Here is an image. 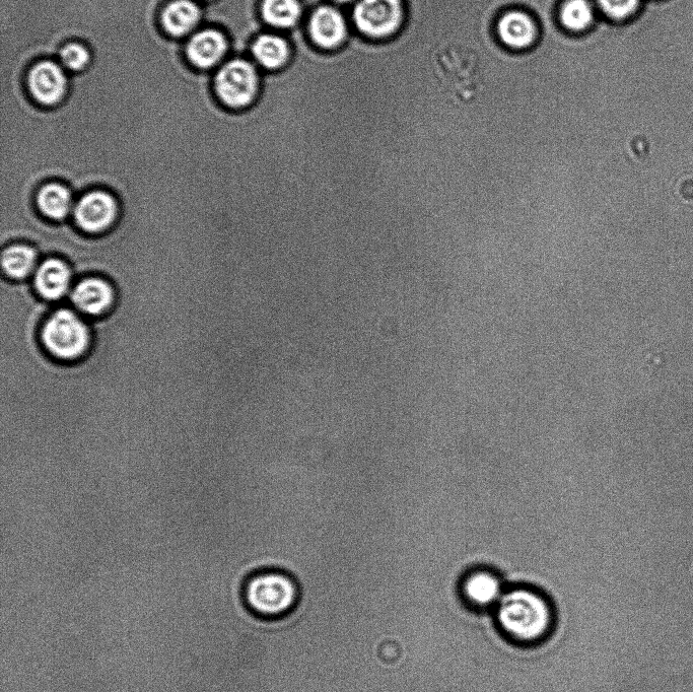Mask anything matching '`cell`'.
I'll return each instance as SVG.
<instances>
[{
    "label": "cell",
    "instance_id": "1",
    "mask_svg": "<svg viewBox=\"0 0 693 692\" xmlns=\"http://www.w3.org/2000/svg\"><path fill=\"white\" fill-rule=\"evenodd\" d=\"M494 612L500 631L520 645L544 641L556 621L553 606L545 595L525 586L507 588Z\"/></svg>",
    "mask_w": 693,
    "mask_h": 692
},
{
    "label": "cell",
    "instance_id": "2",
    "mask_svg": "<svg viewBox=\"0 0 693 692\" xmlns=\"http://www.w3.org/2000/svg\"><path fill=\"white\" fill-rule=\"evenodd\" d=\"M246 608L255 616L274 620L290 614L300 600V589L291 575L265 569L249 576L242 588Z\"/></svg>",
    "mask_w": 693,
    "mask_h": 692
},
{
    "label": "cell",
    "instance_id": "3",
    "mask_svg": "<svg viewBox=\"0 0 693 692\" xmlns=\"http://www.w3.org/2000/svg\"><path fill=\"white\" fill-rule=\"evenodd\" d=\"M41 340L52 359L62 363H75L88 354L91 333L87 324L77 314L69 310H59L44 324Z\"/></svg>",
    "mask_w": 693,
    "mask_h": 692
},
{
    "label": "cell",
    "instance_id": "4",
    "mask_svg": "<svg viewBox=\"0 0 693 692\" xmlns=\"http://www.w3.org/2000/svg\"><path fill=\"white\" fill-rule=\"evenodd\" d=\"M262 79L255 64L238 57L225 63L215 78V90L228 108L243 111L258 99Z\"/></svg>",
    "mask_w": 693,
    "mask_h": 692
},
{
    "label": "cell",
    "instance_id": "5",
    "mask_svg": "<svg viewBox=\"0 0 693 692\" xmlns=\"http://www.w3.org/2000/svg\"><path fill=\"white\" fill-rule=\"evenodd\" d=\"M352 20L362 37L375 42L387 41L404 26V0H357Z\"/></svg>",
    "mask_w": 693,
    "mask_h": 692
},
{
    "label": "cell",
    "instance_id": "6",
    "mask_svg": "<svg viewBox=\"0 0 693 692\" xmlns=\"http://www.w3.org/2000/svg\"><path fill=\"white\" fill-rule=\"evenodd\" d=\"M306 33L309 41L319 50H339L350 38L348 22L334 6L319 5L308 18Z\"/></svg>",
    "mask_w": 693,
    "mask_h": 692
},
{
    "label": "cell",
    "instance_id": "7",
    "mask_svg": "<svg viewBox=\"0 0 693 692\" xmlns=\"http://www.w3.org/2000/svg\"><path fill=\"white\" fill-rule=\"evenodd\" d=\"M496 35L507 49L524 52L538 44L540 27L533 15L523 9L515 8L499 17L496 23Z\"/></svg>",
    "mask_w": 693,
    "mask_h": 692
},
{
    "label": "cell",
    "instance_id": "8",
    "mask_svg": "<svg viewBox=\"0 0 693 692\" xmlns=\"http://www.w3.org/2000/svg\"><path fill=\"white\" fill-rule=\"evenodd\" d=\"M506 590L499 574L487 568L468 572L460 585L464 601L477 610H494Z\"/></svg>",
    "mask_w": 693,
    "mask_h": 692
},
{
    "label": "cell",
    "instance_id": "9",
    "mask_svg": "<svg viewBox=\"0 0 693 692\" xmlns=\"http://www.w3.org/2000/svg\"><path fill=\"white\" fill-rule=\"evenodd\" d=\"M117 215L114 198L103 191L86 194L75 210L77 224L88 233H100L108 229Z\"/></svg>",
    "mask_w": 693,
    "mask_h": 692
},
{
    "label": "cell",
    "instance_id": "10",
    "mask_svg": "<svg viewBox=\"0 0 693 692\" xmlns=\"http://www.w3.org/2000/svg\"><path fill=\"white\" fill-rule=\"evenodd\" d=\"M28 85L34 99L45 106L58 104L65 96L67 79L63 69L51 61H43L32 68Z\"/></svg>",
    "mask_w": 693,
    "mask_h": 692
},
{
    "label": "cell",
    "instance_id": "11",
    "mask_svg": "<svg viewBox=\"0 0 693 692\" xmlns=\"http://www.w3.org/2000/svg\"><path fill=\"white\" fill-rule=\"evenodd\" d=\"M250 53L256 64L268 74L282 71L291 61L290 40L276 33H260L251 42Z\"/></svg>",
    "mask_w": 693,
    "mask_h": 692
},
{
    "label": "cell",
    "instance_id": "12",
    "mask_svg": "<svg viewBox=\"0 0 693 692\" xmlns=\"http://www.w3.org/2000/svg\"><path fill=\"white\" fill-rule=\"evenodd\" d=\"M229 51V40L219 30L206 29L195 34L188 43L189 60L200 69L218 65Z\"/></svg>",
    "mask_w": 693,
    "mask_h": 692
},
{
    "label": "cell",
    "instance_id": "13",
    "mask_svg": "<svg viewBox=\"0 0 693 692\" xmlns=\"http://www.w3.org/2000/svg\"><path fill=\"white\" fill-rule=\"evenodd\" d=\"M302 0H260L258 15L265 26L280 31L296 29L303 16Z\"/></svg>",
    "mask_w": 693,
    "mask_h": 692
},
{
    "label": "cell",
    "instance_id": "14",
    "mask_svg": "<svg viewBox=\"0 0 693 692\" xmlns=\"http://www.w3.org/2000/svg\"><path fill=\"white\" fill-rule=\"evenodd\" d=\"M71 270L60 260L43 262L35 274V287L45 299L55 301L62 298L71 286Z\"/></svg>",
    "mask_w": 693,
    "mask_h": 692
},
{
    "label": "cell",
    "instance_id": "15",
    "mask_svg": "<svg viewBox=\"0 0 693 692\" xmlns=\"http://www.w3.org/2000/svg\"><path fill=\"white\" fill-rule=\"evenodd\" d=\"M558 18L561 27L569 34L582 35L593 29L599 13L593 0H563Z\"/></svg>",
    "mask_w": 693,
    "mask_h": 692
},
{
    "label": "cell",
    "instance_id": "16",
    "mask_svg": "<svg viewBox=\"0 0 693 692\" xmlns=\"http://www.w3.org/2000/svg\"><path fill=\"white\" fill-rule=\"evenodd\" d=\"M72 300L80 311L100 315L111 307L114 293L109 284L92 278L84 280L75 288Z\"/></svg>",
    "mask_w": 693,
    "mask_h": 692
},
{
    "label": "cell",
    "instance_id": "17",
    "mask_svg": "<svg viewBox=\"0 0 693 692\" xmlns=\"http://www.w3.org/2000/svg\"><path fill=\"white\" fill-rule=\"evenodd\" d=\"M200 18V9L192 0H175L165 9L162 22L169 34L182 37L197 26Z\"/></svg>",
    "mask_w": 693,
    "mask_h": 692
},
{
    "label": "cell",
    "instance_id": "18",
    "mask_svg": "<svg viewBox=\"0 0 693 692\" xmlns=\"http://www.w3.org/2000/svg\"><path fill=\"white\" fill-rule=\"evenodd\" d=\"M37 203L45 217L59 221L66 218L72 210V194L62 185L49 184L39 191Z\"/></svg>",
    "mask_w": 693,
    "mask_h": 692
},
{
    "label": "cell",
    "instance_id": "19",
    "mask_svg": "<svg viewBox=\"0 0 693 692\" xmlns=\"http://www.w3.org/2000/svg\"><path fill=\"white\" fill-rule=\"evenodd\" d=\"M36 264L35 251L25 245L11 246L3 254V267L13 279H24Z\"/></svg>",
    "mask_w": 693,
    "mask_h": 692
},
{
    "label": "cell",
    "instance_id": "20",
    "mask_svg": "<svg viewBox=\"0 0 693 692\" xmlns=\"http://www.w3.org/2000/svg\"><path fill=\"white\" fill-rule=\"evenodd\" d=\"M599 16L614 24H623L636 15L641 0H593Z\"/></svg>",
    "mask_w": 693,
    "mask_h": 692
},
{
    "label": "cell",
    "instance_id": "21",
    "mask_svg": "<svg viewBox=\"0 0 693 692\" xmlns=\"http://www.w3.org/2000/svg\"><path fill=\"white\" fill-rule=\"evenodd\" d=\"M60 60L69 71L80 72L89 64L90 53L83 45L72 43L61 50Z\"/></svg>",
    "mask_w": 693,
    "mask_h": 692
},
{
    "label": "cell",
    "instance_id": "22",
    "mask_svg": "<svg viewBox=\"0 0 693 692\" xmlns=\"http://www.w3.org/2000/svg\"><path fill=\"white\" fill-rule=\"evenodd\" d=\"M331 2L339 6H345L357 2V0H331Z\"/></svg>",
    "mask_w": 693,
    "mask_h": 692
}]
</instances>
